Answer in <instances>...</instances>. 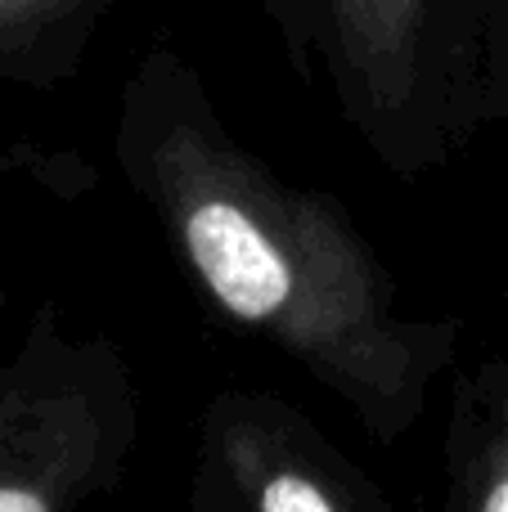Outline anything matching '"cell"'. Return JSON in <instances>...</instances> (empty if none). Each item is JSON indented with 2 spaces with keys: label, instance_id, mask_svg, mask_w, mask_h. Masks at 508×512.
Listing matches in <instances>:
<instances>
[{
  "label": "cell",
  "instance_id": "obj_3",
  "mask_svg": "<svg viewBox=\"0 0 508 512\" xmlns=\"http://www.w3.org/2000/svg\"><path fill=\"white\" fill-rule=\"evenodd\" d=\"M203 463L243 512H401L302 409L266 391H221L203 409Z\"/></svg>",
  "mask_w": 508,
  "mask_h": 512
},
{
  "label": "cell",
  "instance_id": "obj_5",
  "mask_svg": "<svg viewBox=\"0 0 508 512\" xmlns=\"http://www.w3.org/2000/svg\"><path fill=\"white\" fill-rule=\"evenodd\" d=\"M446 481V512H508V355L455 382Z\"/></svg>",
  "mask_w": 508,
  "mask_h": 512
},
{
  "label": "cell",
  "instance_id": "obj_7",
  "mask_svg": "<svg viewBox=\"0 0 508 512\" xmlns=\"http://www.w3.org/2000/svg\"><path fill=\"white\" fill-rule=\"evenodd\" d=\"M504 45H508V18H504Z\"/></svg>",
  "mask_w": 508,
  "mask_h": 512
},
{
  "label": "cell",
  "instance_id": "obj_2",
  "mask_svg": "<svg viewBox=\"0 0 508 512\" xmlns=\"http://www.w3.org/2000/svg\"><path fill=\"white\" fill-rule=\"evenodd\" d=\"M140 423L135 373L113 337L72 333L41 306L0 364V512H81L117 490Z\"/></svg>",
  "mask_w": 508,
  "mask_h": 512
},
{
  "label": "cell",
  "instance_id": "obj_6",
  "mask_svg": "<svg viewBox=\"0 0 508 512\" xmlns=\"http://www.w3.org/2000/svg\"><path fill=\"white\" fill-rule=\"evenodd\" d=\"M189 512H243V504H239V495L221 481V472H216L212 463H198V481H194Z\"/></svg>",
  "mask_w": 508,
  "mask_h": 512
},
{
  "label": "cell",
  "instance_id": "obj_1",
  "mask_svg": "<svg viewBox=\"0 0 508 512\" xmlns=\"http://www.w3.org/2000/svg\"><path fill=\"white\" fill-rule=\"evenodd\" d=\"M113 158L225 319L333 391L378 445L414 432L459 324L405 315L351 216L243 149L180 54L153 50L126 81Z\"/></svg>",
  "mask_w": 508,
  "mask_h": 512
},
{
  "label": "cell",
  "instance_id": "obj_4",
  "mask_svg": "<svg viewBox=\"0 0 508 512\" xmlns=\"http://www.w3.org/2000/svg\"><path fill=\"white\" fill-rule=\"evenodd\" d=\"M347 113L396 171L428 167L419 104L428 90L432 0H324Z\"/></svg>",
  "mask_w": 508,
  "mask_h": 512
}]
</instances>
